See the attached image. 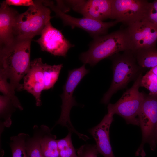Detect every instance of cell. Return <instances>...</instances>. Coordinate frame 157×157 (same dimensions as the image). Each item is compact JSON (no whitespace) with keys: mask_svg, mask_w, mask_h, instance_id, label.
Returning <instances> with one entry per match:
<instances>
[{"mask_svg":"<svg viewBox=\"0 0 157 157\" xmlns=\"http://www.w3.org/2000/svg\"><path fill=\"white\" fill-rule=\"evenodd\" d=\"M126 28L130 49L133 52L156 47L157 26L145 20L130 23Z\"/></svg>","mask_w":157,"mask_h":157,"instance_id":"cell-9","label":"cell"},{"mask_svg":"<svg viewBox=\"0 0 157 157\" xmlns=\"http://www.w3.org/2000/svg\"><path fill=\"white\" fill-rule=\"evenodd\" d=\"M31 40L15 37L9 43L0 46V73L10 79L14 91L22 90L20 82L29 69Z\"/></svg>","mask_w":157,"mask_h":157,"instance_id":"cell-1","label":"cell"},{"mask_svg":"<svg viewBox=\"0 0 157 157\" xmlns=\"http://www.w3.org/2000/svg\"><path fill=\"white\" fill-rule=\"evenodd\" d=\"M138 65L144 68L157 66V48L156 47L141 50L134 52Z\"/></svg>","mask_w":157,"mask_h":157,"instance_id":"cell-17","label":"cell"},{"mask_svg":"<svg viewBox=\"0 0 157 157\" xmlns=\"http://www.w3.org/2000/svg\"><path fill=\"white\" fill-rule=\"evenodd\" d=\"M33 135L31 137L29 135L26 140V150L28 157H44L41 150L40 140L42 132L41 126L36 125L33 128Z\"/></svg>","mask_w":157,"mask_h":157,"instance_id":"cell-18","label":"cell"},{"mask_svg":"<svg viewBox=\"0 0 157 157\" xmlns=\"http://www.w3.org/2000/svg\"><path fill=\"white\" fill-rule=\"evenodd\" d=\"M98 153L96 145L94 144L82 145L77 150L78 157H97Z\"/></svg>","mask_w":157,"mask_h":157,"instance_id":"cell-25","label":"cell"},{"mask_svg":"<svg viewBox=\"0 0 157 157\" xmlns=\"http://www.w3.org/2000/svg\"><path fill=\"white\" fill-rule=\"evenodd\" d=\"M72 9L83 17L103 21L110 18L112 0H69L65 1Z\"/></svg>","mask_w":157,"mask_h":157,"instance_id":"cell-12","label":"cell"},{"mask_svg":"<svg viewBox=\"0 0 157 157\" xmlns=\"http://www.w3.org/2000/svg\"><path fill=\"white\" fill-rule=\"evenodd\" d=\"M40 38L36 40L41 49L54 56L65 57L69 50L74 45L61 32L53 27L49 21L42 31Z\"/></svg>","mask_w":157,"mask_h":157,"instance_id":"cell-11","label":"cell"},{"mask_svg":"<svg viewBox=\"0 0 157 157\" xmlns=\"http://www.w3.org/2000/svg\"><path fill=\"white\" fill-rule=\"evenodd\" d=\"M138 118L142 133V140L135 153V156L144 157L146 143L154 151L157 146L154 142L155 132L157 124V94L145 93L144 99L139 112Z\"/></svg>","mask_w":157,"mask_h":157,"instance_id":"cell-6","label":"cell"},{"mask_svg":"<svg viewBox=\"0 0 157 157\" xmlns=\"http://www.w3.org/2000/svg\"><path fill=\"white\" fill-rule=\"evenodd\" d=\"M149 3L145 0H112L110 19L126 25L144 20Z\"/></svg>","mask_w":157,"mask_h":157,"instance_id":"cell-10","label":"cell"},{"mask_svg":"<svg viewBox=\"0 0 157 157\" xmlns=\"http://www.w3.org/2000/svg\"><path fill=\"white\" fill-rule=\"evenodd\" d=\"M43 2L54 11L56 16L62 20L64 25L69 26L72 29L76 27L81 28L94 38L107 34L108 29L118 23L115 20L105 22L85 17H74L66 14L52 1H43Z\"/></svg>","mask_w":157,"mask_h":157,"instance_id":"cell-8","label":"cell"},{"mask_svg":"<svg viewBox=\"0 0 157 157\" xmlns=\"http://www.w3.org/2000/svg\"><path fill=\"white\" fill-rule=\"evenodd\" d=\"M142 76L140 74L131 87L124 92L115 103L108 104V113L117 114L123 118L126 123L139 126L137 116L144 101L145 93L139 91Z\"/></svg>","mask_w":157,"mask_h":157,"instance_id":"cell-5","label":"cell"},{"mask_svg":"<svg viewBox=\"0 0 157 157\" xmlns=\"http://www.w3.org/2000/svg\"><path fill=\"white\" fill-rule=\"evenodd\" d=\"M89 46L87 51L81 54L79 59L84 64L92 67L104 58L130 49L126 28L95 37Z\"/></svg>","mask_w":157,"mask_h":157,"instance_id":"cell-3","label":"cell"},{"mask_svg":"<svg viewBox=\"0 0 157 157\" xmlns=\"http://www.w3.org/2000/svg\"><path fill=\"white\" fill-rule=\"evenodd\" d=\"M15 107L12 101L7 96H0V113L1 131L5 127H9L12 124L11 117L13 108Z\"/></svg>","mask_w":157,"mask_h":157,"instance_id":"cell-21","label":"cell"},{"mask_svg":"<svg viewBox=\"0 0 157 157\" xmlns=\"http://www.w3.org/2000/svg\"><path fill=\"white\" fill-rule=\"evenodd\" d=\"M112 62V81L109 88L104 94L102 103L108 104L113 94L125 88L129 83L134 81L145 69L138 64L134 52L127 50L115 54L109 58Z\"/></svg>","mask_w":157,"mask_h":157,"instance_id":"cell-2","label":"cell"},{"mask_svg":"<svg viewBox=\"0 0 157 157\" xmlns=\"http://www.w3.org/2000/svg\"><path fill=\"white\" fill-rule=\"evenodd\" d=\"M43 63L40 58L31 62L29 69L23 78V83L22 84V90H26L33 95L37 106L41 105V92L44 90Z\"/></svg>","mask_w":157,"mask_h":157,"instance_id":"cell-13","label":"cell"},{"mask_svg":"<svg viewBox=\"0 0 157 157\" xmlns=\"http://www.w3.org/2000/svg\"><path fill=\"white\" fill-rule=\"evenodd\" d=\"M17 12L3 1L0 8V46L6 44L14 39V27Z\"/></svg>","mask_w":157,"mask_h":157,"instance_id":"cell-15","label":"cell"},{"mask_svg":"<svg viewBox=\"0 0 157 157\" xmlns=\"http://www.w3.org/2000/svg\"><path fill=\"white\" fill-rule=\"evenodd\" d=\"M154 139L155 144L157 146V124L155 132Z\"/></svg>","mask_w":157,"mask_h":157,"instance_id":"cell-29","label":"cell"},{"mask_svg":"<svg viewBox=\"0 0 157 157\" xmlns=\"http://www.w3.org/2000/svg\"><path fill=\"white\" fill-rule=\"evenodd\" d=\"M41 126L42 132L40 143L44 157H60L56 136L51 133L48 127L44 125Z\"/></svg>","mask_w":157,"mask_h":157,"instance_id":"cell-16","label":"cell"},{"mask_svg":"<svg viewBox=\"0 0 157 157\" xmlns=\"http://www.w3.org/2000/svg\"><path fill=\"white\" fill-rule=\"evenodd\" d=\"M6 5L10 6H24L29 7L35 5L34 1L32 0H6L3 1Z\"/></svg>","mask_w":157,"mask_h":157,"instance_id":"cell-27","label":"cell"},{"mask_svg":"<svg viewBox=\"0 0 157 157\" xmlns=\"http://www.w3.org/2000/svg\"><path fill=\"white\" fill-rule=\"evenodd\" d=\"M144 20L157 26V0L149 2Z\"/></svg>","mask_w":157,"mask_h":157,"instance_id":"cell-26","label":"cell"},{"mask_svg":"<svg viewBox=\"0 0 157 157\" xmlns=\"http://www.w3.org/2000/svg\"><path fill=\"white\" fill-rule=\"evenodd\" d=\"M63 64L50 65L43 63V72L44 82V90L53 88L57 81L62 68Z\"/></svg>","mask_w":157,"mask_h":157,"instance_id":"cell-19","label":"cell"},{"mask_svg":"<svg viewBox=\"0 0 157 157\" xmlns=\"http://www.w3.org/2000/svg\"><path fill=\"white\" fill-rule=\"evenodd\" d=\"M8 78L5 75L0 73V91L3 95L9 98L12 101L15 108L20 110L23 108L17 97L15 94V91L11 88L7 80Z\"/></svg>","mask_w":157,"mask_h":157,"instance_id":"cell-23","label":"cell"},{"mask_svg":"<svg viewBox=\"0 0 157 157\" xmlns=\"http://www.w3.org/2000/svg\"><path fill=\"white\" fill-rule=\"evenodd\" d=\"M140 86L147 89L150 94H157V77L150 69L142 76Z\"/></svg>","mask_w":157,"mask_h":157,"instance_id":"cell-24","label":"cell"},{"mask_svg":"<svg viewBox=\"0 0 157 157\" xmlns=\"http://www.w3.org/2000/svg\"><path fill=\"white\" fill-rule=\"evenodd\" d=\"M72 133L69 131L65 137L57 140L60 157H78L72 143Z\"/></svg>","mask_w":157,"mask_h":157,"instance_id":"cell-22","label":"cell"},{"mask_svg":"<svg viewBox=\"0 0 157 157\" xmlns=\"http://www.w3.org/2000/svg\"><path fill=\"white\" fill-rule=\"evenodd\" d=\"M29 135L23 133L10 137V145L12 157H28L26 150V144Z\"/></svg>","mask_w":157,"mask_h":157,"instance_id":"cell-20","label":"cell"},{"mask_svg":"<svg viewBox=\"0 0 157 157\" xmlns=\"http://www.w3.org/2000/svg\"><path fill=\"white\" fill-rule=\"evenodd\" d=\"M150 70L157 77V66L152 68Z\"/></svg>","mask_w":157,"mask_h":157,"instance_id":"cell-28","label":"cell"},{"mask_svg":"<svg viewBox=\"0 0 157 157\" xmlns=\"http://www.w3.org/2000/svg\"><path fill=\"white\" fill-rule=\"evenodd\" d=\"M35 5L29 7L25 12L16 16L14 27L15 37L32 39L41 34L52 18L51 11L42 1H35Z\"/></svg>","mask_w":157,"mask_h":157,"instance_id":"cell-4","label":"cell"},{"mask_svg":"<svg viewBox=\"0 0 157 157\" xmlns=\"http://www.w3.org/2000/svg\"><path fill=\"white\" fill-rule=\"evenodd\" d=\"M85 65L84 64L79 68L69 71L66 81L63 88V93L60 95L62 101L60 115L55 124H60L67 127L69 131L74 133L83 140L85 139L86 135L79 133L74 129L70 119V114L72 108L77 105L73 96L74 91L82 79L89 72Z\"/></svg>","mask_w":157,"mask_h":157,"instance_id":"cell-7","label":"cell"},{"mask_svg":"<svg viewBox=\"0 0 157 157\" xmlns=\"http://www.w3.org/2000/svg\"><path fill=\"white\" fill-rule=\"evenodd\" d=\"M113 116L108 112L98 124L88 130L96 142L99 153L103 157H115L112 150L109 137L110 129L113 120Z\"/></svg>","mask_w":157,"mask_h":157,"instance_id":"cell-14","label":"cell"}]
</instances>
